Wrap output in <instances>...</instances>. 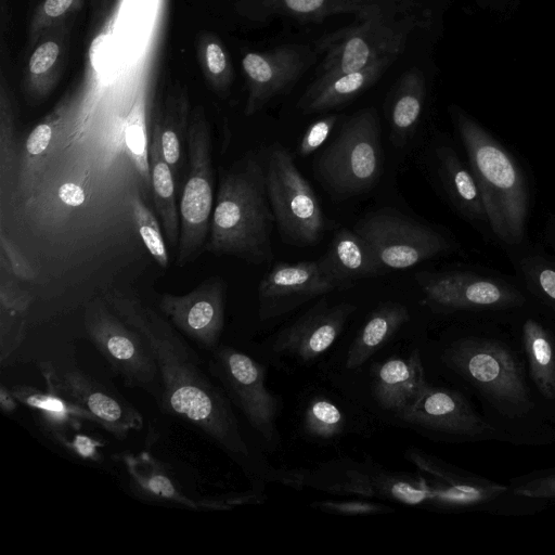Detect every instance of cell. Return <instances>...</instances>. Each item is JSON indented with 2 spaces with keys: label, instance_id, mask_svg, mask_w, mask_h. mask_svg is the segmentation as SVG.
Returning a JSON list of instances; mask_svg holds the SVG:
<instances>
[{
  "label": "cell",
  "instance_id": "cell-49",
  "mask_svg": "<svg viewBox=\"0 0 555 555\" xmlns=\"http://www.w3.org/2000/svg\"><path fill=\"white\" fill-rule=\"evenodd\" d=\"M9 0H0V28L1 36L3 38L7 30H9L8 25L10 22L9 17Z\"/></svg>",
  "mask_w": 555,
  "mask_h": 555
},
{
  "label": "cell",
  "instance_id": "cell-14",
  "mask_svg": "<svg viewBox=\"0 0 555 555\" xmlns=\"http://www.w3.org/2000/svg\"><path fill=\"white\" fill-rule=\"evenodd\" d=\"M429 436L452 443L504 442L470 398L456 387L428 385L420 399L397 415Z\"/></svg>",
  "mask_w": 555,
  "mask_h": 555
},
{
  "label": "cell",
  "instance_id": "cell-12",
  "mask_svg": "<svg viewBox=\"0 0 555 555\" xmlns=\"http://www.w3.org/2000/svg\"><path fill=\"white\" fill-rule=\"evenodd\" d=\"M423 474L392 473L369 463L351 464L346 468L324 466L313 473L306 472L304 483L330 492L378 498L441 511V480Z\"/></svg>",
  "mask_w": 555,
  "mask_h": 555
},
{
  "label": "cell",
  "instance_id": "cell-10",
  "mask_svg": "<svg viewBox=\"0 0 555 555\" xmlns=\"http://www.w3.org/2000/svg\"><path fill=\"white\" fill-rule=\"evenodd\" d=\"M353 230L369 243L387 271L409 269L460 249L449 233L390 208L365 215Z\"/></svg>",
  "mask_w": 555,
  "mask_h": 555
},
{
  "label": "cell",
  "instance_id": "cell-37",
  "mask_svg": "<svg viewBox=\"0 0 555 555\" xmlns=\"http://www.w3.org/2000/svg\"><path fill=\"white\" fill-rule=\"evenodd\" d=\"M189 100L182 89L172 90L166 99L165 109L157 117L160 127L162 153L173 171L177 173L181 159V137L189 125Z\"/></svg>",
  "mask_w": 555,
  "mask_h": 555
},
{
  "label": "cell",
  "instance_id": "cell-4",
  "mask_svg": "<svg viewBox=\"0 0 555 555\" xmlns=\"http://www.w3.org/2000/svg\"><path fill=\"white\" fill-rule=\"evenodd\" d=\"M274 223L263 157L248 152L220 175L203 253L234 256L257 264L271 261Z\"/></svg>",
  "mask_w": 555,
  "mask_h": 555
},
{
  "label": "cell",
  "instance_id": "cell-47",
  "mask_svg": "<svg viewBox=\"0 0 555 555\" xmlns=\"http://www.w3.org/2000/svg\"><path fill=\"white\" fill-rule=\"evenodd\" d=\"M60 197L67 205L78 206L85 201V192L75 183H65L60 190Z\"/></svg>",
  "mask_w": 555,
  "mask_h": 555
},
{
  "label": "cell",
  "instance_id": "cell-24",
  "mask_svg": "<svg viewBox=\"0 0 555 555\" xmlns=\"http://www.w3.org/2000/svg\"><path fill=\"white\" fill-rule=\"evenodd\" d=\"M434 173L451 208L486 241L492 234L476 178L454 145L439 140L433 149Z\"/></svg>",
  "mask_w": 555,
  "mask_h": 555
},
{
  "label": "cell",
  "instance_id": "cell-34",
  "mask_svg": "<svg viewBox=\"0 0 555 555\" xmlns=\"http://www.w3.org/2000/svg\"><path fill=\"white\" fill-rule=\"evenodd\" d=\"M7 269L1 267L0 280V358L2 366L5 360L20 346L34 301L29 292L22 288Z\"/></svg>",
  "mask_w": 555,
  "mask_h": 555
},
{
  "label": "cell",
  "instance_id": "cell-45",
  "mask_svg": "<svg viewBox=\"0 0 555 555\" xmlns=\"http://www.w3.org/2000/svg\"><path fill=\"white\" fill-rule=\"evenodd\" d=\"M54 441L80 460L92 462L101 460L100 448L103 443L78 430L61 436Z\"/></svg>",
  "mask_w": 555,
  "mask_h": 555
},
{
  "label": "cell",
  "instance_id": "cell-44",
  "mask_svg": "<svg viewBox=\"0 0 555 555\" xmlns=\"http://www.w3.org/2000/svg\"><path fill=\"white\" fill-rule=\"evenodd\" d=\"M311 506L326 513L341 515H369L392 512V508L370 501L349 500V501H317Z\"/></svg>",
  "mask_w": 555,
  "mask_h": 555
},
{
  "label": "cell",
  "instance_id": "cell-3",
  "mask_svg": "<svg viewBox=\"0 0 555 555\" xmlns=\"http://www.w3.org/2000/svg\"><path fill=\"white\" fill-rule=\"evenodd\" d=\"M449 114L476 178L489 220L492 244L505 254L530 241L534 204L533 178L526 163L506 143L457 105Z\"/></svg>",
  "mask_w": 555,
  "mask_h": 555
},
{
  "label": "cell",
  "instance_id": "cell-29",
  "mask_svg": "<svg viewBox=\"0 0 555 555\" xmlns=\"http://www.w3.org/2000/svg\"><path fill=\"white\" fill-rule=\"evenodd\" d=\"M505 255L528 297L555 314V255L531 240Z\"/></svg>",
  "mask_w": 555,
  "mask_h": 555
},
{
  "label": "cell",
  "instance_id": "cell-46",
  "mask_svg": "<svg viewBox=\"0 0 555 555\" xmlns=\"http://www.w3.org/2000/svg\"><path fill=\"white\" fill-rule=\"evenodd\" d=\"M337 120L338 116L331 114L313 121L302 134L297 153L305 157L315 152L327 140Z\"/></svg>",
  "mask_w": 555,
  "mask_h": 555
},
{
  "label": "cell",
  "instance_id": "cell-16",
  "mask_svg": "<svg viewBox=\"0 0 555 555\" xmlns=\"http://www.w3.org/2000/svg\"><path fill=\"white\" fill-rule=\"evenodd\" d=\"M505 326L522 353L539 406L555 427V314L530 299Z\"/></svg>",
  "mask_w": 555,
  "mask_h": 555
},
{
  "label": "cell",
  "instance_id": "cell-32",
  "mask_svg": "<svg viewBox=\"0 0 555 555\" xmlns=\"http://www.w3.org/2000/svg\"><path fill=\"white\" fill-rule=\"evenodd\" d=\"M150 179L156 211L160 218L165 237L171 247H178L180 237L179 206L176 203L175 175L162 153L160 127L156 119L150 142Z\"/></svg>",
  "mask_w": 555,
  "mask_h": 555
},
{
  "label": "cell",
  "instance_id": "cell-25",
  "mask_svg": "<svg viewBox=\"0 0 555 555\" xmlns=\"http://www.w3.org/2000/svg\"><path fill=\"white\" fill-rule=\"evenodd\" d=\"M372 375L376 401L396 415L412 406L429 385L418 349L406 358H389L377 365Z\"/></svg>",
  "mask_w": 555,
  "mask_h": 555
},
{
  "label": "cell",
  "instance_id": "cell-48",
  "mask_svg": "<svg viewBox=\"0 0 555 555\" xmlns=\"http://www.w3.org/2000/svg\"><path fill=\"white\" fill-rule=\"evenodd\" d=\"M18 403L11 389L2 384L0 386V408L2 412L7 415L13 413L18 408Z\"/></svg>",
  "mask_w": 555,
  "mask_h": 555
},
{
  "label": "cell",
  "instance_id": "cell-23",
  "mask_svg": "<svg viewBox=\"0 0 555 555\" xmlns=\"http://www.w3.org/2000/svg\"><path fill=\"white\" fill-rule=\"evenodd\" d=\"M356 310L351 302L331 306L322 299L281 331L272 348L302 362L314 360L335 343Z\"/></svg>",
  "mask_w": 555,
  "mask_h": 555
},
{
  "label": "cell",
  "instance_id": "cell-42",
  "mask_svg": "<svg viewBox=\"0 0 555 555\" xmlns=\"http://www.w3.org/2000/svg\"><path fill=\"white\" fill-rule=\"evenodd\" d=\"M511 489L524 496L555 501V466L533 469L508 480Z\"/></svg>",
  "mask_w": 555,
  "mask_h": 555
},
{
  "label": "cell",
  "instance_id": "cell-41",
  "mask_svg": "<svg viewBox=\"0 0 555 555\" xmlns=\"http://www.w3.org/2000/svg\"><path fill=\"white\" fill-rule=\"evenodd\" d=\"M125 142L129 155L145 184H151L150 157L144 112L138 106L129 114L125 126Z\"/></svg>",
  "mask_w": 555,
  "mask_h": 555
},
{
  "label": "cell",
  "instance_id": "cell-27",
  "mask_svg": "<svg viewBox=\"0 0 555 555\" xmlns=\"http://www.w3.org/2000/svg\"><path fill=\"white\" fill-rule=\"evenodd\" d=\"M397 57V54L386 55L359 70L315 78L299 99L298 109L304 114L323 113L349 103L372 87Z\"/></svg>",
  "mask_w": 555,
  "mask_h": 555
},
{
  "label": "cell",
  "instance_id": "cell-8",
  "mask_svg": "<svg viewBox=\"0 0 555 555\" xmlns=\"http://www.w3.org/2000/svg\"><path fill=\"white\" fill-rule=\"evenodd\" d=\"M263 163L268 197L282 240L299 247L317 244L326 229V219L292 154L274 143L263 153Z\"/></svg>",
  "mask_w": 555,
  "mask_h": 555
},
{
  "label": "cell",
  "instance_id": "cell-15",
  "mask_svg": "<svg viewBox=\"0 0 555 555\" xmlns=\"http://www.w3.org/2000/svg\"><path fill=\"white\" fill-rule=\"evenodd\" d=\"M209 371L260 437L276 444L279 399L266 386V367L233 347L218 346L211 352Z\"/></svg>",
  "mask_w": 555,
  "mask_h": 555
},
{
  "label": "cell",
  "instance_id": "cell-5",
  "mask_svg": "<svg viewBox=\"0 0 555 555\" xmlns=\"http://www.w3.org/2000/svg\"><path fill=\"white\" fill-rule=\"evenodd\" d=\"M431 312L463 323L504 324L530 298L517 278L488 268H457L416 275Z\"/></svg>",
  "mask_w": 555,
  "mask_h": 555
},
{
  "label": "cell",
  "instance_id": "cell-18",
  "mask_svg": "<svg viewBox=\"0 0 555 555\" xmlns=\"http://www.w3.org/2000/svg\"><path fill=\"white\" fill-rule=\"evenodd\" d=\"M234 8L241 16L256 22L282 16L318 23L345 13L357 18L428 14L415 0H236Z\"/></svg>",
  "mask_w": 555,
  "mask_h": 555
},
{
  "label": "cell",
  "instance_id": "cell-40",
  "mask_svg": "<svg viewBox=\"0 0 555 555\" xmlns=\"http://www.w3.org/2000/svg\"><path fill=\"white\" fill-rule=\"evenodd\" d=\"M85 0H42L34 10L28 31L27 49L53 26L70 21L81 10Z\"/></svg>",
  "mask_w": 555,
  "mask_h": 555
},
{
  "label": "cell",
  "instance_id": "cell-30",
  "mask_svg": "<svg viewBox=\"0 0 555 555\" xmlns=\"http://www.w3.org/2000/svg\"><path fill=\"white\" fill-rule=\"evenodd\" d=\"M10 389L20 403L35 413L43 433L53 441L78 430L81 421L95 423L86 410L49 390L43 391L28 385H15Z\"/></svg>",
  "mask_w": 555,
  "mask_h": 555
},
{
  "label": "cell",
  "instance_id": "cell-43",
  "mask_svg": "<svg viewBox=\"0 0 555 555\" xmlns=\"http://www.w3.org/2000/svg\"><path fill=\"white\" fill-rule=\"evenodd\" d=\"M0 264L7 269L14 278L20 281H34L36 271L21 253V250L13 244V242L5 235L4 230L1 229L0 234Z\"/></svg>",
  "mask_w": 555,
  "mask_h": 555
},
{
  "label": "cell",
  "instance_id": "cell-22",
  "mask_svg": "<svg viewBox=\"0 0 555 555\" xmlns=\"http://www.w3.org/2000/svg\"><path fill=\"white\" fill-rule=\"evenodd\" d=\"M131 490L143 500L171 503L192 509H231L237 505L262 502V493L247 491L222 498L194 500L188 496L149 453L119 455Z\"/></svg>",
  "mask_w": 555,
  "mask_h": 555
},
{
  "label": "cell",
  "instance_id": "cell-1",
  "mask_svg": "<svg viewBox=\"0 0 555 555\" xmlns=\"http://www.w3.org/2000/svg\"><path fill=\"white\" fill-rule=\"evenodd\" d=\"M438 361L456 388L478 401L504 443L555 442V427L539 406L522 353L504 324L463 323L441 344Z\"/></svg>",
  "mask_w": 555,
  "mask_h": 555
},
{
  "label": "cell",
  "instance_id": "cell-6",
  "mask_svg": "<svg viewBox=\"0 0 555 555\" xmlns=\"http://www.w3.org/2000/svg\"><path fill=\"white\" fill-rule=\"evenodd\" d=\"M313 171L323 186L340 199L371 190L383 171L376 108L365 107L347 118L334 140L315 157Z\"/></svg>",
  "mask_w": 555,
  "mask_h": 555
},
{
  "label": "cell",
  "instance_id": "cell-26",
  "mask_svg": "<svg viewBox=\"0 0 555 555\" xmlns=\"http://www.w3.org/2000/svg\"><path fill=\"white\" fill-rule=\"evenodd\" d=\"M69 21L47 30L28 50L23 70V91L33 101L50 95L59 85L67 56Z\"/></svg>",
  "mask_w": 555,
  "mask_h": 555
},
{
  "label": "cell",
  "instance_id": "cell-28",
  "mask_svg": "<svg viewBox=\"0 0 555 555\" xmlns=\"http://www.w3.org/2000/svg\"><path fill=\"white\" fill-rule=\"evenodd\" d=\"M319 262L337 288L350 286L358 280L377 276L387 271L369 243L353 229L347 228H340L335 232Z\"/></svg>",
  "mask_w": 555,
  "mask_h": 555
},
{
  "label": "cell",
  "instance_id": "cell-9",
  "mask_svg": "<svg viewBox=\"0 0 555 555\" xmlns=\"http://www.w3.org/2000/svg\"><path fill=\"white\" fill-rule=\"evenodd\" d=\"M189 175L180 203V237L176 264L183 267L201 253L208 238L214 210V168L209 122L202 106L194 108L186 128Z\"/></svg>",
  "mask_w": 555,
  "mask_h": 555
},
{
  "label": "cell",
  "instance_id": "cell-11",
  "mask_svg": "<svg viewBox=\"0 0 555 555\" xmlns=\"http://www.w3.org/2000/svg\"><path fill=\"white\" fill-rule=\"evenodd\" d=\"M83 323L89 339L125 385L143 389L158 404L160 374L146 339L124 322L101 297L87 302Z\"/></svg>",
  "mask_w": 555,
  "mask_h": 555
},
{
  "label": "cell",
  "instance_id": "cell-36",
  "mask_svg": "<svg viewBox=\"0 0 555 555\" xmlns=\"http://www.w3.org/2000/svg\"><path fill=\"white\" fill-rule=\"evenodd\" d=\"M195 48L209 88L219 95L227 94L234 80V69L224 43L217 35L205 33L198 36Z\"/></svg>",
  "mask_w": 555,
  "mask_h": 555
},
{
  "label": "cell",
  "instance_id": "cell-7",
  "mask_svg": "<svg viewBox=\"0 0 555 555\" xmlns=\"http://www.w3.org/2000/svg\"><path fill=\"white\" fill-rule=\"evenodd\" d=\"M428 14H414L357 18L350 26L323 35L315 43L318 52L324 54L317 78L359 70L383 56L399 55L409 35L428 26Z\"/></svg>",
  "mask_w": 555,
  "mask_h": 555
},
{
  "label": "cell",
  "instance_id": "cell-38",
  "mask_svg": "<svg viewBox=\"0 0 555 555\" xmlns=\"http://www.w3.org/2000/svg\"><path fill=\"white\" fill-rule=\"evenodd\" d=\"M130 206L133 222L146 249L155 262L166 269L169 255L158 219L138 193L131 196Z\"/></svg>",
  "mask_w": 555,
  "mask_h": 555
},
{
  "label": "cell",
  "instance_id": "cell-39",
  "mask_svg": "<svg viewBox=\"0 0 555 555\" xmlns=\"http://www.w3.org/2000/svg\"><path fill=\"white\" fill-rule=\"evenodd\" d=\"M305 431L318 439H332L340 435L346 418L339 408L326 398H314L306 406L302 417Z\"/></svg>",
  "mask_w": 555,
  "mask_h": 555
},
{
  "label": "cell",
  "instance_id": "cell-35",
  "mask_svg": "<svg viewBox=\"0 0 555 555\" xmlns=\"http://www.w3.org/2000/svg\"><path fill=\"white\" fill-rule=\"evenodd\" d=\"M16 106L3 66L0 73V186L3 194L17 171Z\"/></svg>",
  "mask_w": 555,
  "mask_h": 555
},
{
  "label": "cell",
  "instance_id": "cell-21",
  "mask_svg": "<svg viewBox=\"0 0 555 555\" xmlns=\"http://www.w3.org/2000/svg\"><path fill=\"white\" fill-rule=\"evenodd\" d=\"M334 289H337L335 283L319 260L279 262L259 283V318H278Z\"/></svg>",
  "mask_w": 555,
  "mask_h": 555
},
{
  "label": "cell",
  "instance_id": "cell-13",
  "mask_svg": "<svg viewBox=\"0 0 555 555\" xmlns=\"http://www.w3.org/2000/svg\"><path fill=\"white\" fill-rule=\"evenodd\" d=\"M405 457L422 473L446 482L451 499V512L524 517L541 513L550 504L541 499L519 495L508 485L465 470L420 449L406 450Z\"/></svg>",
  "mask_w": 555,
  "mask_h": 555
},
{
  "label": "cell",
  "instance_id": "cell-50",
  "mask_svg": "<svg viewBox=\"0 0 555 555\" xmlns=\"http://www.w3.org/2000/svg\"><path fill=\"white\" fill-rule=\"evenodd\" d=\"M545 237L547 243L552 246L553 250L555 251V215H553L546 223Z\"/></svg>",
  "mask_w": 555,
  "mask_h": 555
},
{
  "label": "cell",
  "instance_id": "cell-19",
  "mask_svg": "<svg viewBox=\"0 0 555 555\" xmlns=\"http://www.w3.org/2000/svg\"><path fill=\"white\" fill-rule=\"evenodd\" d=\"M159 312L171 325L198 347L212 352L224 326L225 284L212 276L183 295L162 293Z\"/></svg>",
  "mask_w": 555,
  "mask_h": 555
},
{
  "label": "cell",
  "instance_id": "cell-17",
  "mask_svg": "<svg viewBox=\"0 0 555 555\" xmlns=\"http://www.w3.org/2000/svg\"><path fill=\"white\" fill-rule=\"evenodd\" d=\"M49 391L86 410L105 430L121 439L143 426L142 414L129 402L77 369H56L38 362Z\"/></svg>",
  "mask_w": 555,
  "mask_h": 555
},
{
  "label": "cell",
  "instance_id": "cell-20",
  "mask_svg": "<svg viewBox=\"0 0 555 555\" xmlns=\"http://www.w3.org/2000/svg\"><path fill=\"white\" fill-rule=\"evenodd\" d=\"M314 59V52L301 44L245 53L241 61L247 86L245 115H255L274 98L289 92Z\"/></svg>",
  "mask_w": 555,
  "mask_h": 555
},
{
  "label": "cell",
  "instance_id": "cell-31",
  "mask_svg": "<svg viewBox=\"0 0 555 555\" xmlns=\"http://www.w3.org/2000/svg\"><path fill=\"white\" fill-rule=\"evenodd\" d=\"M409 320L408 308L399 302H384L374 309L348 349L346 367L362 366Z\"/></svg>",
  "mask_w": 555,
  "mask_h": 555
},
{
  "label": "cell",
  "instance_id": "cell-33",
  "mask_svg": "<svg viewBox=\"0 0 555 555\" xmlns=\"http://www.w3.org/2000/svg\"><path fill=\"white\" fill-rule=\"evenodd\" d=\"M426 95V80L421 69L412 67L401 75L389 111L393 144H405L413 135L423 115Z\"/></svg>",
  "mask_w": 555,
  "mask_h": 555
},
{
  "label": "cell",
  "instance_id": "cell-2",
  "mask_svg": "<svg viewBox=\"0 0 555 555\" xmlns=\"http://www.w3.org/2000/svg\"><path fill=\"white\" fill-rule=\"evenodd\" d=\"M102 298L153 350L162 382L160 410L197 427L235 460L247 461L249 449L230 399L171 323L129 292L107 286Z\"/></svg>",
  "mask_w": 555,
  "mask_h": 555
}]
</instances>
